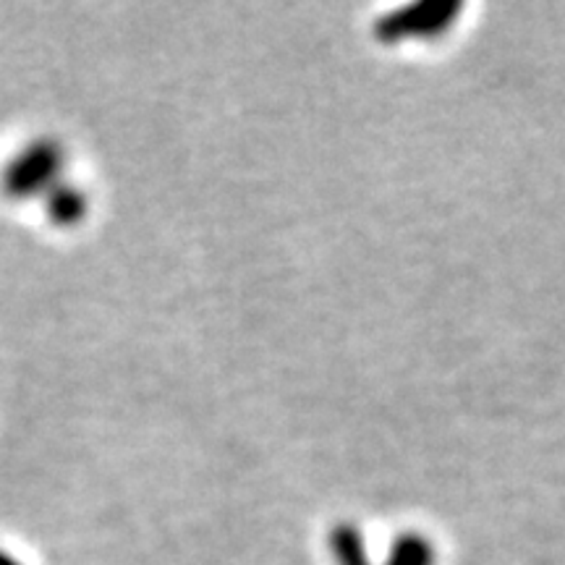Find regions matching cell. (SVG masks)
<instances>
[{"instance_id": "3", "label": "cell", "mask_w": 565, "mask_h": 565, "mask_svg": "<svg viewBox=\"0 0 565 565\" xmlns=\"http://www.w3.org/2000/svg\"><path fill=\"white\" fill-rule=\"evenodd\" d=\"M0 565H26L24 561L17 553H11V550L0 547Z\"/></svg>"}, {"instance_id": "2", "label": "cell", "mask_w": 565, "mask_h": 565, "mask_svg": "<svg viewBox=\"0 0 565 565\" xmlns=\"http://www.w3.org/2000/svg\"><path fill=\"white\" fill-rule=\"evenodd\" d=\"M42 200H45L47 221L58 225V228H71V225L79 223L84 212H87V196H84L79 189L68 181L55 183Z\"/></svg>"}, {"instance_id": "1", "label": "cell", "mask_w": 565, "mask_h": 565, "mask_svg": "<svg viewBox=\"0 0 565 565\" xmlns=\"http://www.w3.org/2000/svg\"><path fill=\"white\" fill-rule=\"evenodd\" d=\"M63 150L51 137H38L19 147L0 173V189L13 202L42 200L61 181Z\"/></svg>"}]
</instances>
